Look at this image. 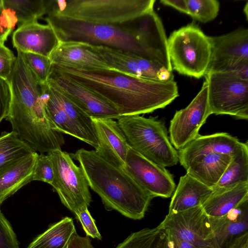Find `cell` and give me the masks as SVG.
<instances>
[{"label":"cell","mask_w":248,"mask_h":248,"mask_svg":"<svg viewBox=\"0 0 248 248\" xmlns=\"http://www.w3.org/2000/svg\"><path fill=\"white\" fill-rule=\"evenodd\" d=\"M46 15L45 20L53 29L59 42L79 41L127 51L172 70L164 28L154 10L128 27L93 24L50 13Z\"/></svg>","instance_id":"1"},{"label":"cell","mask_w":248,"mask_h":248,"mask_svg":"<svg viewBox=\"0 0 248 248\" xmlns=\"http://www.w3.org/2000/svg\"><path fill=\"white\" fill-rule=\"evenodd\" d=\"M51 73L68 77L95 92L111 103L121 116L152 112L179 96L174 80L159 81L113 69L85 70L54 64Z\"/></svg>","instance_id":"2"},{"label":"cell","mask_w":248,"mask_h":248,"mask_svg":"<svg viewBox=\"0 0 248 248\" xmlns=\"http://www.w3.org/2000/svg\"><path fill=\"white\" fill-rule=\"evenodd\" d=\"M16 60L9 82L11 101L5 120L12 131L33 150H40L59 138L46 115L44 104L46 84L41 83L26 63L23 52L17 50Z\"/></svg>","instance_id":"3"},{"label":"cell","mask_w":248,"mask_h":248,"mask_svg":"<svg viewBox=\"0 0 248 248\" xmlns=\"http://www.w3.org/2000/svg\"><path fill=\"white\" fill-rule=\"evenodd\" d=\"M70 155L79 162L89 186L99 196L106 210L134 220L144 217L154 197L124 169L112 165L94 150L82 148Z\"/></svg>","instance_id":"4"},{"label":"cell","mask_w":248,"mask_h":248,"mask_svg":"<svg viewBox=\"0 0 248 248\" xmlns=\"http://www.w3.org/2000/svg\"><path fill=\"white\" fill-rule=\"evenodd\" d=\"M155 2V0H48L46 14L93 24L123 25L154 10Z\"/></svg>","instance_id":"5"},{"label":"cell","mask_w":248,"mask_h":248,"mask_svg":"<svg viewBox=\"0 0 248 248\" xmlns=\"http://www.w3.org/2000/svg\"><path fill=\"white\" fill-rule=\"evenodd\" d=\"M117 123L130 148L154 163L166 168L179 162L164 123L140 115L121 116Z\"/></svg>","instance_id":"6"},{"label":"cell","mask_w":248,"mask_h":248,"mask_svg":"<svg viewBox=\"0 0 248 248\" xmlns=\"http://www.w3.org/2000/svg\"><path fill=\"white\" fill-rule=\"evenodd\" d=\"M172 69L180 74L200 78L204 76L211 57L209 36L190 24L174 31L168 39Z\"/></svg>","instance_id":"7"},{"label":"cell","mask_w":248,"mask_h":248,"mask_svg":"<svg viewBox=\"0 0 248 248\" xmlns=\"http://www.w3.org/2000/svg\"><path fill=\"white\" fill-rule=\"evenodd\" d=\"M53 165L51 184L62 203L74 214L88 207L92 202L89 185L82 167L73 161L71 155L61 150L47 153Z\"/></svg>","instance_id":"8"},{"label":"cell","mask_w":248,"mask_h":248,"mask_svg":"<svg viewBox=\"0 0 248 248\" xmlns=\"http://www.w3.org/2000/svg\"><path fill=\"white\" fill-rule=\"evenodd\" d=\"M204 77L211 114L229 115L239 119H248V81L230 73H211Z\"/></svg>","instance_id":"9"},{"label":"cell","mask_w":248,"mask_h":248,"mask_svg":"<svg viewBox=\"0 0 248 248\" xmlns=\"http://www.w3.org/2000/svg\"><path fill=\"white\" fill-rule=\"evenodd\" d=\"M160 224L170 233L194 248H217L209 217L202 206L168 214Z\"/></svg>","instance_id":"10"},{"label":"cell","mask_w":248,"mask_h":248,"mask_svg":"<svg viewBox=\"0 0 248 248\" xmlns=\"http://www.w3.org/2000/svg\"><path fill=\"white\" fill-rule=\"evenodd\" d=\"M211 53L206 74L229 73L248 64V29L209 36Z\"/></svg>","instance_id":"11"},{"label":"cell","mask_w":248,"mask_h":248,"mask_svg":"<svg viewBox=\"0 0 248 248\" xmlns=\"http://www.w3.org/2000/svg\"><path fill=\"white\" fill-rule=\"evenodd\" d=\"M208 102V86L203 82L195 98L185 108L177 110L170 122V140L179 150L194 140L211 115Z\"/></svg>","instance_id":"12"},{"label":"cell","mask_w":248,"mask_h":248,"mask_svg":"<svg viewBox=\"0 0 248 248\" xmlns=\"http://www.w3.org/2000/svg\"><path fill=\"white\" fill-rule=\"evenodd\" d=\"M133 178L154 198H170L176 185L173 176L166 168L148 160L130 148L124 168Z\"/></svg>","instance_id":"13"},{"label":"cell","mask_w":248,"mask_h":248,"mask_svg":"<svg viewBox=\"0 0 248 248\" xmlns=\"http://www.w3.org/2000/svg\"><path fill=\"white\" fill-rule=\"evenodd\" d=\"M48 80L91 118L117 120L121 116L111 103L68 77L51 73Z\"/></svg>","instance_id":"14"},{"label":"cell","mask_w":248,"mask_h":248,"mask_svg":"<svg viewBox=\"0 0 248 248\" xmlns=\"http://www.w3.org/2000/svg\"><path fill=\"white\" fill-rule=\"evenodd\" d=\"M98 142L95 152L116 167L124 169L130 148L117 121L92 118Z\"/></svg>","instance_id":"15"},{"label":"cell","mask_w":248,"mask_h":248,"mask_svg":"<svg viewBox=\"0 0 248 248\" xmlns=\"http://www.w3.org/2000/svg\"><path fill=\"white\" fill-rule=\"evenodd\" d=\"M49 58L52 64L85 70L111 69L93 45L82 42H59Z\"/></svg>","instance_id":"16"},{"label":"cell","mask_w":248,"mask_h":248,"mask_svg":"<svg viewBox=\"0 0 248 248\" xmlns=\"http://www.w3.org/2000/svg\"><path fill=\"white\" fill-rule=\"evenodd\" d=\"M12 42L17 50L49 57L59 41L49 25L35 22L18 26L13 34Z\"/></svg>","instance_id":"17"},{"label":"cell","mask_w":248,"mask_h":248,"mask_svg":"<svg viewBox=\"0 0 248 248\" xmlns=\"http://www.w3.org/2000/svg\"><path fill=\"white\" fill-rule=\"evenodd\" d=\"M244 144L227 133L199 135L186 146L177 151L179 162L185 168L193 158L202 155L221 154L232 156Z\"/></svg>","instance_id":"18"},{"label":"cell","mask_w":248,"mask_h":248,"mask_svg":"<svg viewBox=\"0 0 248 248\" xmlns=\"http://www.w3.org/2000/svg\"><path fill=\"white\" fill-rule=\"evenodd\" d=\"M209 217L217 248H227L238 236L248 232V200L227 214Z\"/></svg>","instance_id":"19"},{"label":"cell","mask_w":248,"mask_h":248,"mask_svg":"<svg viewBox=\"0 0 248 248\" xmlns=\"http://www.w3.org/2000/svg\"><path fill=\"white\" fill-rule=\"evenodd\" d=\"M37 154L34 152L0 169V205L22 187L32 181Z\"/></svg>","instance_id":"20"},{"label":"cell","mask_w":248,"mask_h":248,"mask_svg":"<svg viewBox=\"0 0 248 248\" xmlns=\"http://www.w3.org/2000/svg\"><path fill=\"white\" fill-rule=\"evenodd\" d=\"M213 193L206 186L186 173L180 177L170 203L168 214H173L202 206Z\"/></svg>","instance_id":"21"},{"label":"cell","mask_w":248,"mask_h":248,"mask_svg":"<svg viewBox=\"0 0 248 248\" xmlns=\"http://www.w3.org/2000/svg\"><path fill=\"white\" fill-rule=\"evenodd\" d=\"M232 157L221 154L202 155L193 158L185 169L187 174L212 188L222 175Z\"/></svg>","instance_id":"22"},{"label":"cell","mask_w":248,"mask_h":248,"mask_svg":"<svg viewBox=\"0 0 248 248\" xmlns=\"http://www.w3.org/2000/svg\"><path fill=\"white\" fill-rule=\"evenodd\" d=\"M248 200V183L214 191L202 207L209 217L224 216Z\"/></svg>","instance_id":"23"},{"label":"cell","mask_w":248,"mask_h":248,"mask_svg":"<svg viewBox=\"0 0 248 248\" xmlns=\"http://www.w3.org/2000/svg\"><path fill=\"white\" fill-rule=\"evenodd\" d=\"M47 83L65 111L76 133V138L94 147H98V142L92 118L48 80Z\"/></svg>","instance_id":"24"},{"label":"cell","mask_w":248,"mask_h":248,"mask_svg":"<svg viewBox=\"0 0 248 248\" xmlns=\"http://www.w3.org/2000/svg\"><path fill=\"white\" fill-rule=\"evenodd\" d=\"M76 232L72 218L65 217L37 236L26 248H66Z\"/></svg>","instance_id":"25"},{"label":"cell","mask_w":248,"mask_h":248,"mask_svg":"<svg viewBox=\"0 0 248 248\" xmlns=\"http://www.w3.org/2000/svg\"><path fill=\"white\" fill-rule=\"evenodd\" d=\"M248 183V144L239 149L232 157L222 175L212 187L213 192Z\"/></svg>","instance_id":"26"},{"label":"cell","mask_w":248,"mask_h":248,"mask_svg":"<svg viewBox=\"0 0 248 248\" xmlns=\"http://www.w3.org/2000/svg\"><path fill=\"white\" fill-rule=\"evenodd\" d=\"M44 96V110L52 129L76 138L75 132L65 111L47 82Z\"/></svg>","instance_id":"27"},{"label":"cell","mask_w":248,"mask_h":248,"mask_svg":"<svg viewBox=\"0 0 248 248\" xmlns=\"http://www.w3.org/2000/svg\"><path fill=\"white\" fill-rule=\"evenodd\" d=\"M167 240L166 231L159 224L131 233L116 248H167Z\"/></svg>","instance_id":"28"},{"label":"cell","mask_w":248,"mask_h":248,"mask_svg":"<svg viewBox=\"0 0 248 248\" xmlns=\"http://www.w3.org/2000/svg\"><path fill=\"white\" fill-rule=\"evenodd\" d=\"M2 3L14 13L19 26L37 22L46 13L47 0H2Z\"/></svg>","instance_id":"29"},{"label":"cell","mask_w":248,"mask_h":248,"mask_svg":"<svg viewBox=\"0 0 248 248\" xmlns=\"http://www.w3.org/2000/svg\"><path fill=\"white\" fill-rule=\"evenodd\" d=\"M35 152L27 142L11 131L0 135V169Z\"/></svg>","instance_id":"30"},{"label":"cell","mask_w":248,"mask_h":248,"mask_svg":"<svg viewBox=\"0 0 248 248\" xmlns=\"http://www.w3.org/2000/svg\"><path fill=\"white\" fill-rule=\"evenodd\" d=\"M188 15L202 23L212 21L218 15L220 4L217 0H186Z\"/></svg>","instance_id":"31"},{"label":"cell","mask_w":248,"mask_h":248,"mask_svg":"<svg viewBox=\"0 0 248 248\" xmlns=\"http://www.w3.org/2000/svg\"><path fill=\"white\" fill-rule=\"evenodd\" d=\"M24 59L39 81L46 84L52 71V62L49 57L30 52L23 53Z\"/></svg>","instance_id":"32"},{"label":"cell","mask_w":248,"mask_h":248,"mask_svg":"<svg viewBox=\"0 0 248 248\" xmlns=\"http://www.w3.org/2000/svg\"><path fill=\"white\" fill-rule=\"evenodd\" d=\"M54 179L52 161L46 154H38L32 176V181H39L51 185Z\"/></svg>","instance_id":"33"},{"label":"cell","mask_w":248,"mask_h":248,"mask_svg":"<svg viewBox=\"0 0 248 248\" xmlns=\"http://www.w3.org/2000/svg\"><path fill=\"white\" fill-rule=\"evenodd\" d=\"M0 248H19L16 233L0 209Z\"/></svg>","instance_id":"34"},{"label":"cell","mask_w":248,"mask_h":248,"mask_svg":"<svg viewBox=\"0 0 248 248\" xmlns=\"http://www.w3.org/2000/svg\"><path fill=\"white\" fill-rule=\"evenodd\" d=\"M4 43L0 41V77L9 81L16 57Z\"/></svg>","instance_id":"35"},{"label":"cell","mask_w":248,"mask_h":248,"mask_svg":"<svg viewBox=\"0 0 248 248\" xmlns=\"http://www.w3.org/2000/svg\"><path fill=\"white\" fill-rule=\"evenodd\" d=\"M76 218L80 222L87 236L93 238L102 239V236L96 227L88 207H84L79 210L75 214Z\"/></svg>","instance_id":"36"},{"label":"cell","mask_w":248,"mask_h":248,"mask_svg":"<svg viewBox=\"0 0 248 248\" xmlns=\"http://www.w3.org/2000/svg\"><path fill=\"white\" fill-rule=\"evenodd\" d=\"M17 19L14 13L0 3V41L5 42L13 30Z\"/></svg>","instance_id":"37"},{"label":"cell","mask_w":248,"mask_h":248,"mask_svg":"<svg viewBox=\"0 0 248 248\" xmlns=\"http://www.w3.org/2000/svg\"><path fill=\"white\" fill-rule=\"evenodd\" d=\"M11 91L9 81L0 77V124L10 109Z\"/></svg>","instance_id":"38"},{"label":"cell","mask_w":248,"mask_h":248,"mask_svg":"<svg viewBox=\"0 0 248 248\" xmlns=\"http://www.w3.org/2000/svg\"><path fill=\"white\" fill-rule=\"evenodd\" d=\"M66 248H94L88 236H81L75 232L71 237Z\"/></svg>","instance_id":"39"},{"label":"cell","mask_w":248,"mask_h":248,"mask_svg":"<svg viewBox=\"0 0 248 248\" xmlns=\"http://www.w3.org/2000/svg\"><path fill=\"white\" fill-rule=\"evenodd\" d=\"M163 5L172 7L180 12L188 15L186 0H161Z\"/></svg>","instance_id":"40"},{"label":"cell","mask_w":248,"mask_h":248,"mask_svg":"<svg viewBox=\"0 0 248 248\" xmlns=\"http://www.w3.org/2000/svg\"><path fill=\"white\" fill-rule=\"evenodd\" d=\"M227 248H248V232L236 237Z\"/></svg>","instance_id":"41"},{"label":"cell","mask_w":248,"mask_h":248,"mask_svg":"<svg viewBox=\"0 0 248 248\" xmlns=\"http://www.w3.org/2000/svg\"><path fill=\"white\" fill-rule=\"evenodd\" d=\"M169 237L172 241L174 248H194L191 245L179 239L175 236L171 234L166 230Z\"/></svg>","instance_id":"42"},{"label":"cell","mask_w":248,"mask_h":248,"mask_svg":"<svg viewBox=\"0 0 248 248\" xmlns=\"http://www.w3.org/2000/svg\"><path fill=\"white\" fill-rule=\"evenodd\" d=\"M167 248H174L173 243L170 238L169 237L167 232Z\"/></svg>","instance_id":"43"},{"label":"cell","mask_w":248,"mask_h":248,"mask_svg":"<svg viewBox=\"0 0 248 248\" xmlns=\"http://www.w3.org/2000/svg\"><path fill=\"white\" fill-rule=\"evenodd\" d=\"M248 3L247 2V3L246 4V5L245 6L244 9V13H245L247 19H248Z\"/></svg>","instance_id":"44"},{"label":"cell","mask_w":248,"mask_h":248,"mask_svg":"<svg viewBox=\"0 0 248 248\" xmlns=\"http://www.w3.org/2000/svg\"><path fill=\"white\" fill-rule=\"evenodd\" d=\"M2 0H0V3L1 2Z\"/></svg>","instance_id":"45"}]
</instances>
